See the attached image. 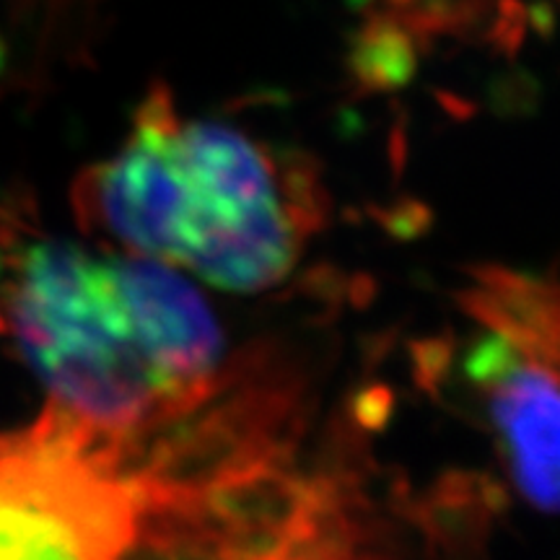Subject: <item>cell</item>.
<instances>
[{
    "mask_svg": "<svg viewBox=\"0 0 560 560\" xmlns=\"http://www.w3.org/2000/svg\"><path fill=\"white\" fill-rule=\"evenodd\" d=\"M9 317L52 408L112 439L192 408L221 359L200 293L145 257L34 244L13 272Z\"/></svg>",
    "mask_w": 560,
    "mask_h": 560,
    "instance_id": "obj_1",
    "label": "cell"
},
{
    "mask_svg": "<svg viewBox=\"0 0 560 560\" xmlns=\"http://www.w3.org/2000/svg\"><path fill=\"white\" fill-rule=\"evenodd\" d=\"M140 514L112 439L52 405L0 431V560H128Z\"/></svg>",
    "mask_w": 560,
    "mask_h": 560,
    "instance_id": "obj_2",
    "label": "cell"
},
{
    "mask_svg": "<svg viewBox=\"0 0 560 560\" xmlns=\"http://www.w3.org/2000/svg\"><path fill=\"white\" fill-rule=\"evenodd\" d=\"M177 215L170 265L260 291L296 262L301 219L270 151L229 125L174 117Z\"/></svg>",
    "mask_w": 560,
    "mask_h": 560,
    "instance_id": "obj_3",
    "label": "cell"
},
{
    "mask_svg": "<svg viewBox=\"0 0 560 560\" xmlns=\"http://www.w3.org/2000/svg\"><path fill=\"white\" fill-rule=\"evenodd\" d=\"M558 340L490 330L465 363L524 501L558 503Z\"/></svg>",
    "mask_w": 560,
    "mask_h": 560,
    "instance_id": "obj_4",
    "label": "cell"
}]
</instances>
